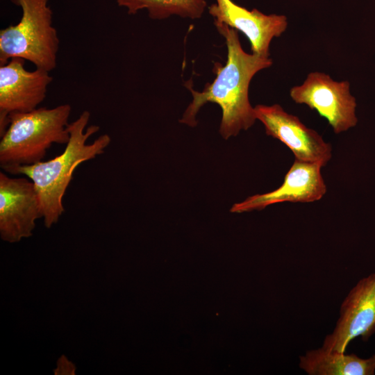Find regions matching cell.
<instances>
[{
    "mask_svg": "<svg viewBox=\"0 0 375 375\" xmlns=\"http://www.w3.org/2000/svg\"><path fill=\"white\" fill-rule=\"evenodd\" d=\"M375 332V273L360 280L350 290L340 307L333 331L326 336L322 348L345 352L351 340L364 341Z\"/></svg>",
    "mask_w": 375,
    "mask_h": 375,
    "instance_id": "9c48e42d",
    "label": "cell"
},
{
    "mask_svg": "<svg viewBox=\"0 0 375 375\" xmlns=\"http://www.w3.org/2000/svg\"><path fill=\"white\" fill-rule=\"evenodd\" d=\"M290 97L294 103L316 110L336 134L357 124L356 100L348 81H338L324 72H312L303 83L290 89Z\"/></svg>",
    "mask_w": 375,
    "mask_h": 375,
    "instance_id": "5b68a950",
    "label": "cell"
},
{
    "mask_svg": "<svg viewBox=\"0 0 375 375\" xmlns=\"http://www.w3.org/2000/svg\"><path fill=\"white\" fill-rule=\"evenodd\" d=\"M214 24L226 41V65H214L216 78L211 83H207L202 92L194 91L187 83L193 99L180 122L195 126V117L201 107L207 102L215 103L222 110L219 133L226 140L237 135L241 130H247L255 123L254 108L249 99V85L255 74L271 67L273 61L269 56L245 52L237 30L216 21Z\"/></svg>",
    "mask_w": 375,
    "mask_h": 375,
    "instance_id": "6da1fadb",
    "label": "cell"
},
{
    "mask_svg": "<svg viewBox=\"0 0 375 375\" xmlns=\"http://www.w3.org/2000/svg\"><path fill=\"white\" fill-rule=\"evenodd\" d=\"M71 111V106L65 103L10 114L6 131L1 136V168L33 165L43 160L53 144L66 145Z\"/></svg>",
    "mask_w": 375,
    "mask_h": 375,
    "instance_id": "3957f363",
    "label": "cell"
},
{
    "mask_svg": "<svg viewBox=\"0 0 375 375\" xmlns=\"http://www.w3.org/2000/svg\"><path fill=\"white\" fill-rule=\"evenodd\" d=\"M25 60L12 58L0 65V136L8 127V117L37 108L46 97L53 78L49 72L36 68L28 71Z\"/></svg>",
    "mask_w": 375,
    "mask_h": 375,
    "instance_id": "ba28073f",
    "label": "cell"
},
{
    "mask_svg": "<svg viewBox=\"0 0 375 375\" xmlns=\"http://www.w3.org/2000/svg\"><path fill=\"white\" fill-rule=\"evenodd\" d=\"M322 167L317 163L295 159L281 186L272 192L254 194L233 204L231 212L262 210L268 206L281 202L310 203L320 200L327 190L321 174Z\"/></svg>",
    "mask_w": 375,
    "mask_h": 375,
    "instance_id": "30bf717a",
    "label": "cell"
},
{
    "mask_svg": "<svg viewBox=\"0 0 375 375\" xmlns=\"http://www.w3.org/2000/svg\"><path fill=\"white\" fill-rule=\"evenodd\" d=\"M90 117V112L84 110L69 124V140L61 154L47 161L3 169L11 174L24 175L33 182L40 199L47 228L57 223L65 211L62 199L76 167L103 154L110 143L109 135L103 134L88 144L90 137L99 130L97 125L86 128Z\"/></svg>",
    "mask_w": 375,
    "mask_h": 375,
    "instance_id": "7a4b0ae2",
    "label": "cell"
},
{
    "mask_svg": "<svg viewBox=\"0 0 375 375\" xmlns=\"http://www.w3.org/2000/svg\"><path fill=\"white\" fill-rule=\"evenodd\" d=\"M119 6L125 7L128 14L135 15L147 10L152 19H164L178 15L192 19L200 18L207 6L206 0H116Z\"/></svg>",
    "mask_w": 375,
    "mask_h": 375,
    "instance_id": "4fadbf2b",
    "label": "cell"
},
{
    "mask_svg": "<svg viewBox=\"0 0 375 375\" xmlns=\"http://www.w3.org/2000/svg\"><path fill=\"white\" fill-rule=\"evenodd\" d=\"M21 7L22 15L15 25L0 31V65L12 58L32 62L50 72L56 66L60 40L52 24L49 0H11Z\"/></svg>",
    "mask_w": 375,
    "mask_h": 375,
    "instance_id": "277c9868",
    "label": "cell"
},
{
    "mask_svg": "<svg viewBox=\"0 0 375 375\" xmlns=\"http://www.w3.org/2000/svg\"><path fill=\"white\" fill-rule=\"evenodd\" d=\"M43 217L35 184L24 177L0 172V235L9 243L32 235L36 219Z\"/></svg>",
    "mask_w": 375,
    "mask_h": 375,
    "instance_id": "52a82bcc",
    "label": "cell"
},
{
    "mask_svg": "<svg viewBox=\"0 0 375 375\" xmlns=\"http://www.w3.org/2000/svg\"><path fill=\"white\" fill-rule=\"evenodd\" d=\"M299 367L309 375H373L375 355L363 359L321 347L300 356Z\"/></svg>",
    "mask_w": 375,
    "mask_h": 375,
    "instance_id": "7c38bea8",
    "label": "cell"
},
{
    "mask_svg": "<svg viewBox=\"0 0 375 375\" xmlns=\"http://www.w3.org/2000/svg\"><path fill=\"white\" fill-rule=\"evenodd\" d=\"M208 12L214 21L241 31L248 38L252 53L269 56V45L274 38L287 29L288 18L283 15H266L256 8L249 10L232 0H216Z\"/></svg>",
    "mask_w": 375,
    "mask_h": 375,
    "instance_id": "8fae6325",
    "label": "cell"
},
{
    "mask_svg": "<svg viewBox=\"0 0 375 375\" xmlns=\"http://www.w3.org/2000/svg\"><path fill=\"white\" fill-rule=\"evenodd\" d=\"M254 112L256 119L262 123L266 134L285 144L296 160L317 163L322 167L326 166L331 160V145L279 104L257 105Z\"/></svg>",
    "mask_w": 375,
    "mask_h": 375,
    "instance_id": "8992f818",
    "label": "cell"
}]
</instances>
